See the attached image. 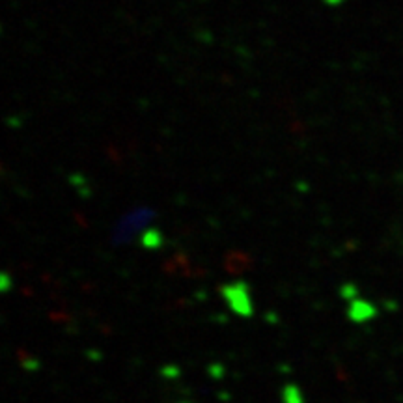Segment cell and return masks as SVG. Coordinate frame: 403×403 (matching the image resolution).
<instances>
[{
	"instance_id": "cell-1",
	"label": "cell",
	"mask_w": 403,
	"mask_h": 403,
	"mask_svg": "<svg viewBox=\"0 0 403 403\" xmlns=\"http://www.w3.org/2000/svg\"><path fill=\"white\" fill-rule=\"evenodd\" d=\"M148 219V213L146 211H142V213H135V215H131V216H127L125 221L120 224V230H118V234L114 236V239L116 241H125V239H129L131 237V234H133V230H137V226L140 224V222H144Z\"/></svg>"
},
{
	"instance_id": "cell-2",
	"label": "cell",
	"mask_w": 403,
	"mask_h": 403,
	"mask_svg": "<svg viewBox=\"0 0 403 403\" xmlns=\"http://www.w3.org/2000/svg\"><path fill=\"white\" fill-rule=\"evenodd\" d=\"M327 2H333V4H335V2H340V0H327Z\"/></svg>"
}]
</instances>
